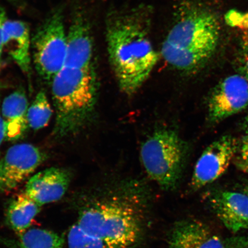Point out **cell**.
Returning <instances> with one entry per match:
<instances>
[{"label":"cell","mask_w":248,"mask_h":248,"mask_svg":"<svg viewBox=\"0 0 248 248\" xmlns=\"http://www.w3.org/2000/svg\"><path fill=\"white\" fill-rule=\"evenodd\" d=\"M149 204L140 182H119L86 207L77 224L100 248H136L146 232Z\"/></svg>","instance_id":"1"},{"label":"cell","mask_w":248,"mask_h":248,"mask_svg":"<svg viewBox=\"0 0 248 248\" xmlns=\"http://www.w3.org/2000/svg\"><path fill=\"white\" fill-rule=\"evenodd\" d=\"M150 28V17L140 9L117 12L108 18V60L121 91L126 95L141 88L159 60Z\"/></svg>","instance_id":"2"},{"label":"cell","mask_w":248,"mask_h":248,"mask_svg":"<svg viewBox=\"0 0 248 248\" xmlns=\"http://www.w3.org/2000/svg\"><path fill=\"white\" fill-rule=\"evenodd\" d=\"M216 15L205 9L185 5L164 39L161 53L170 66L180 72L200 69L215 53L219 37Z\"/></svg>","instance_id":"3"},{"label":"cell","mask_w":248,"mask_h":248,"mask_svg":"<svg viewBox=\"0 0 248 248\" xmlns=\"http://www.w3.org/2000/svg\"><path fill=\"white\" fill-rule=\"evenodd\" d=\"M51 86L56 110L54 134L60 138L77 134L92 120L97 103L94 66L82 69L64 66Z\"/></svg>","instance_id":"4"},{"label":"cell","mask_w":248,"mask_h":248,"mask_svg":"<svg viewBox=\"0 0 248 248\" xmlns=\"http://www.w3.org/2000/svg\"><path fill=\"white\" fill-rule=\"evenodd\" d=\"M187 146L170 129H158L142 144L140 158L145 171L164 190L174 188L181 179L187 155Z\"/></svg>","instance_id":"5"},{"label":"cell","mask_w":248,"mask_h":248,"mask_svg":"<svg viewBox=\"0 0 248 248\" xmlns=\"http://www.w3.org/2000/svg\"><path fill=\"white\" fill-rule=\"evenodd\" d=\"M31 49L37 73L51 84L66 60L67 33L62 8L56 9L38 28L32 39Z\"/></svg>","instance_id":"6"},{"label":"cell","mask_w":248,"mask_h":248,"mask_svg":"<svg viewBox=\"0 0 248 248\" xmlns=\"http://www.w3.org/2000/svg\"><path fill=\"white\" fill-rule=\"evenodd\" d=\"M248 238H224L214 232L199 220H181L172 226L168 238V248H247Z\"/></svg>","instance_id":"7"},{"label":"cell","mask_w":248,"mask_h":248,"mask_svg":"<svg viewBox=\"0 0 248 248\" xmlns=\"http://www.w3.org/2000/svg\"><path fill=\"white\" fill-rule=\"evenodd\" d=\"M46 155L30 144L12 146L0 159V195L14 190L45 162Z\"/></svg>","instance_id":"8"},{"label":"cell","mask_w":248,"mask_h":248,"mask_svg":"<svg viewBox=\"0 0 248 248\" xmlns=\"http://www.w3.org/2000/svg\"><path fill=\"white\" fill-rule=\"evenodd\" d=\"M236 139L225 135L210 144L195 164L191 181L192 188L198 190L224 174L237 153Z\"/></svg>","instance_id":"9"},{"label":"cell","mask_w":248,"mask_h":248,"mask_svg":"<svg viewBox=\"0 0 248 248\" xmlns=\"http://www.w3.org/2000/svg\"><path fill=\"white\" fill-rule=\"evenodd\" d=\"M248 106V80L241 75L226 77L214 89L207 104L211 123L222 122Z\"/></svg>","instance_id":"10"},{"label":"cell","mask_w":248,"mask_h":248,"mask_svg":"<svg viewBox=\"0 0 248 248\" xmlns=\"http://www.w3.org/2000/svg\"><path fill=\"white\" fill-rule=\"evenodd\" d=\"M71 178L69 170L52 167L31 177L24 193L40 206L54 202L66 193Z\"/></svg>","instance_id":"11"},{"label":"cell","mask_w":248,"mask_h":248,"mask_svg":"<svg viewBox=\"0 0 248 248\" xmlns=\"http://www.w3.org/2000/svg\"><path fill=\"white\" fill-rule=\"evenodd\" d=\"M211 208L233 233L248 229V196L231 191L216 192L209 197Z\"/></svg>","instance_id":"12"},{"label":"cell","mask_w":248,"mask_h":248,"mask_svg":"<svg viewBox=\"0 0 248 248\" xmlns=\"http://www.w3.org/2000/svg\"><path fill=\"white\" fill-rule=\"evenodd\" d=\"M94 46L91 28L83 14L74 17L67 33V51L64 66L87 68L94 66Z\"/></svg>","instance_id":"13"},{"label":"cell","mask_w":248,"mask_h":248,"mask_svg":"<svg viewBox=\"0 0 248 248\" xmlns=\"http://www.w3.org/2000/svg\"><path fill=\"white\" fill-rule=\"evenodd\" d=\"M3 45L4 50L19 69L29 76L31 69L32 39L29 25L21 20L6 21L3 30Z\"/></svg>","instance_id":"14"},{"label":"cell","mask_w":248,"mask_h":248,"mask_svg":"<svg viewBox=\"0 0 248 248\" xmlns=\"http://www.w3.org/2000/svg\"><path fill=\"white\" fill-rule=\"evenodd\" d=\"M29 108L26 93L23 89L16 90L3 100L1 111L8 141H17L23 137L29 126Z\"/></svg>","instance_id":"15"},{"label":"cell","mask_w":248,"mask_h":248,"mask_svg":"<svg viewBox=\"0 0 248 248\" xmlns=\"http://www.w3.org/2000/svg\"><path fill=\"white\" fill-rule=\"evenodd\" d=\"M40 206L24 193L9 204L7 219L9 225L20 235L27 231L40 212Z\"/></svg>","instance_id":"16"},{"label":"cell","mask_w":248,"mask_h":248,"mask_svg":"<svg viewBox=\"0 0 248 248\" xmlns=\"http://www.w3.org/2000/svg\"><path fill=\"white\" fill-rule=\"evenodd\" d=\"M64 241L55 232L40 228L29 229L20 235V248H63Z\"/></svg>","instance_id":"17"},{"label":"cell","mask_w":248,"mask_h":248,"mask_svg":"<svg viewBox=\"0 0 248 248\" xmlns=\"http://www.w3.org/2000/svg\"><path fill=\"white\" fill-rule=\"evenodd\" d=\"M52 110L45 92L40 91L28 110V122L30 128L39 130L47 125Z\"/></svg>","instance_id":"18"},{"label":"cell","mask_w":248,"mask_h":248,"mask_svg":"<svg viewBox=\"0 0 248 248\" xmlns=\"http://www.w3.org/2000/svg\"><path fill=\"white\" fill-rule=\"evenodd\" d=\"M225 20L229 26L239 31L242 46L248 52V12L231 10L226 14Z\"/></svg>","instance_id":"19"},{"label":"cell","mask_w":248,"mask_h":248,"mask_svg":"<svg viewBox=\"0 0 248 248\" xmlns=\"http://www.w3.org/2000/svg\"><path fill=\"white\" fill-rule=\"evenodd\" d=\"M67 243L69 248H100L96 242L77 224L70 229Z\"/></svg>","instance_id":"20"},{"label":"cell","mask_w":248,"mask_h":248,"mask_svg":"<svg viewBox=\"0 0 248 248\" xmlns=\"http://www.w3.org/2000/svg\"><path fill=\"white\" fill-rule=\"evenodd\" d=\"M7 14L5 9L0 6V62L4 51V45H3V30H4V24L7 21Z\"/></svg>","instance_id":"21"},{"label":"cell","mask_w":248,"mask_h":248,"mask_svg":"<svg viewBox=\"0 0 248 248\" xmlns=\"http://www.w3.org/2000/svg\"><path fill=\"white\" fill-rule=\"evenodd\" d=\"M238 61H239L238 69L243 74L241 76L246 78L248 80V52L245 51L244 54L242 55Z\"/></svg>","instance_id":"22"},{"label":"cell","mask_w":248,"mask_h":248,"mask_svg":"<svg viewBox=\"0 0 248 248\" xmlns=\"http://www.w3.org/2000/svg\"><path fill=\"white\" fill-rule=\"evenodd\" d=\"M240 150L242 159L248 160V135L242 139Z\"/></svg>","instance_id":"23"},{"label":"cell","mask_w":248,"mask_h":248,"mask_svg":"<svg viewBox=\"0 0 248 248\" xmlns=\"http://www.w3.org/2000/svg\"><path fill=\"white\" fill-rule=\"evenodd\" d=\"M235 166L242 171L248 174V160L242 159L240 156L235 161Z\"/></svg>","instance_id":"24"},{"label":"cell","mask_w":248,"mask_h":248,"mask_svg":"<svg viewBox=\"0 0 248 248\" xmlns=\"http://www.w3.org/2000/svg\"><path fill=\"white\" fill-rule=\"evenodd\" d=\"M1 101H0V147L4 140L6 139L5 126L1 115Z\"/></svg>","instance_id":"25"},{"label":"cell","mask_w":248,"mask_h":248,"mask_svg":"<svg viewBox=\"0 0 248 248\" xmlns=\"http://www.w3.org/2000/svg\"><path fill=\"white\" fill-rule=\"evenodd\" d=\"M244 130L246 132V134L248 135V113L246 118H245L244 124Z\"/></svg>","instance_id":"26"},{"label":"cell","mask_w":248,"mask_h":248,"mask_svg":"<svg viewBox=\"0 0 248 248\" xmlns=\"http://www.w3.org/2000/svg\"><path fill=\"white\" fill-rule=\"evenodd\" d=\"M244 193L246 194L248 196V184L245 186L244 188Z\"/></svg>","instance_id":"27"},{"label":"cell","mask_w":248,"mask_h":248,"mask_svg":"<svg viewBox=\"0 0 248 248\" xmlns=\"http://www.w3.org/2000/svg\"><path fill=\"white\" fill-rule=\"evenodd\" d=\"M1 62H0V69H1Z\"/></svg>","instance_id":"28"},{"label":"cell","mask_w":248,"mask_h":248,"mask_svg":"<svg viewBox=\"0 0 248 248\" xmlns=\"http://www.w3.org/2000/svg\"><path fill=\"white\" fill-rule=\"evenodd\" d=\"M247 248H248V247H247Z\"/></svg>","instance_id":"29"},{"label":"cell","mask_w":248,"mask_h":248,"mask_svg":"<svg viewBox=\"0 0 248 248\" xmlns=\"http://www.w3.org/2000/svg\"><path fill=\"white\" fill-rule=\"evenodd\" d=\"M0 88H1V86H0Z\"/></svg>","instance_id":"30"}]
</instances>
